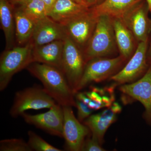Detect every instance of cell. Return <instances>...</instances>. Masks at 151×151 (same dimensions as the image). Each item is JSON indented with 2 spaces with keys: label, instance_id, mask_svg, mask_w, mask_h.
Instances as JSON below:
<instances>
[{
  "label": "cell",
  "instance_id": "1",
  "mask_svg": "<svg viewBox=\"0 0 151 151\" xmlns=\"http://www.w3.org/2000/svg\"><path fill=\"white\" fill-rule=\"evenodd\" d=\"M26 69L37 78L43 89L56 103L62 106H76L75 94L61 70L51 65L33 62Z\"/></svg>",
  "mask_w": 151,
  "mask_h": 151
},
{
  "label": "cell",
  "instance_id": "2",
  "mask_svg": "<svg viewBox=\"0 0 151 151\" xmlns=\"http://www.w3.org/2000/svg\"><path fill=\"white\" fill-rule=\"evenodd\" d=\"M118 50L112 18L99 16L94 32L83 52L86 63L95 58L112 57Z\"/></svg>",
  "mask_w": 151,
  "mask_h": 151
},
{
  "label": "cell",
  "instance_id": "3",
  "mask_svg": "<svg viewBox=\"0 0 151 151\" xmlns=\"http://www.w3.org/2000/svg\"><path fill=\"white\" fill-rule=\"evenodd\" d=\"M34 46L30 42L3 52L0 58V90L4 91L15 74L33 63Z\"/></svg>",
  "mask_w": 151,
  "mask_h": 151
},
{
  "label": "cell",
  "instance_id": "4",
  "mask_svg": "<svg viewBox=\"0 0 151 151\" xmlns=\"http://www.w3.org/2000/svg\"><path fill=\"white\" fill-rule=\"evenodd\" d=\"M127 60L121 55L115 57H97L86 63L76 93L92 83L110 79L124 66Z\"/></svg>",
  "mask_w": 151,
  "mask_h": 151
},
{
  "label": "cell",
  "instance_id": "5",
  "mask_svg": "<svg viewBox=\"0 0 151 151\" xmlns=\"http://www.w3.org/2000/svg\"><path fill=\"white\" fill-rule=\"evenodd\" d=\"M63 41L61 70L75 95L86 62L83 51L73 41L67 36Z\"/></svg>",
  "mask_w": 151,
  "mask_h": 151
},
{
  "label": "cell",
  "instance_id": "6",
  "mask_svg": "<svg viewBox=\"0 0 151 151\" xmlns=\"http://www.w3.org/2000/svg\"><path fill=\"white\" fill-rule=\"evenodd\" d=\"M56 103L43 88L28 87L15 93L9 114L13 118H17L27 110L50 109Z\"/></svg>",
  "mask_w": 151,
  "mask_h": 151
},
{
  "label": "cell",
  "instance_id": "7",
  "mask_svg": "<svg viewBox=\"0 0 151 151\" xmlns=\"http://www.w3.org/2000/svg\"><path fill=\"white\" fill-rule=\"evenodd\" d=\"M98 16L92 9L61 23L66 35L81 49L86 48L96 27Z\"/></svg>",
  "mask_w": 151,
  "mask_h": 151
},
{
  "label": "cell",
  "instance_id": "8",
  "mask_svg": "<svg viewBox=\"0 0 151 151\" xmlns=\"http://www.w3.org/2000/svg\"><path fill=\"white\" fill-rule=\"evenodd\" d=\"M149 42H139L127 64L110 80L116 85H121L133 83L142 77L150 66L147 59Z\"/></svg>",
  "mask_w": 151,
  "mask_h": 151
},
{
  "label": "cell",
  "instance_id": "9",
  "mask_svg": "<svg viewBox=\"0 0 151 151\" xmlns=\"http://www.w3.org/2000/svg\"><path fill=\"white\" fill-rule=\"evenodd\" d=\"M148 6L146 0L135 5L121 19L132 32L138 43L148 42L151 30V19L148 16Z\"/></svg>",
  "mask_w": 151,
  "mask_h": 151
},
{
  "label": "cell",
  "instance_id": "10",
  "mask_svg": "<svg viewBox=\"0 0 151 151\" xmlns=\"http://www.w3.org/2000/svg\"><path fill=\"white\" fill-rule=\"evenodd\" d=\"M70 106H63L64 122L63 137L65 149L70 151H80L84 141L91 132L88 127L76 119Z\"/></svg>",
  "mask_w": 151,
  "mask_h": 151
},
{
  "label": "cell",
  "instance_id": "11",
  "mask_svg": "<svg viewBox=\"0 0 151 151\" xmlns=\"http://www.w3.org/2000/svg\"><path fill=\"white\" fill-rule=\"evenodd\" d=\"M22 117L25 122L53 136L63 137L64 115L63 109L58 103L45 113L30 115L24 113Z\"/></svg>",
  "mask_w": 151,
  "mask_h": 151
},
{
  "label": "cell",
  "instance_id": "12",
  "mask_svg": "<svg viewBox=\"0 0 151 151\" xmlns=\"http://www.w3.org/2000/svg\"><path fill=\"white\" fill-rule=\"evenodd\" d=\"M120 86L119 90L124 95L142 104L145 108L144 119L151 125V64L145 75L137 81Z\"/></svg>",
  "mask_w": 151,
  "mask_h": 151
},
{
  "label": "cell",
  "instance_id": "13",
  "mask_svg": "<svg viewBox=\"0 0 151 151\" xmlns=\"http://www.w3.org/2000/svg\"><path fill=\"white\" fill-rule=\"evenodd\" d=\"M122 108L117 103L105 109L100 113L91 115L84 120L83 124L88 127L92 137L96 139L103 145L104 135L109 127L116 122L117 114L120 113Z\"/></svg>",
  "mask_w": 151,
  "mask_h": 151
},
{
  "label": "cell",
  "instance_id": "14",
  "mask_svg": "<svg viewBox=\"0 0 151 151\" xmlns=\"http://www.w3.org/2000/svg\"><path fill=\"white\" fill-rule=\"evenodd\" d=\"M66 36L62 25L47 17L36 23L29 42L35 47L54 41L63 40Z\"/></svg>",
  "mask_w": 151,
  "mask_h": 151
},
{
  "label": "cell",
  "instance_id": "15",
  "mask_svg": "<svg viewBox=\"0 0 151 151\" xmlns=\"http://www.w3.org/2000/svg\"><path fill=\"white\" fill-rule=\"evenodd\" d=\"M64 41L58 40L34 47L33 62L51 65L61 70Z\"/></svg>",
  "mask_w": 151,
  "mask_h": 151
},
{
  "label": "cell",
  "instance_id": "16",
  "mask_svg": "<svg viewBox=\"0 0 151 151\" xmlns=\"http://www.w3.org/2000/svg\"><path fill=\"white\" fill-rule=\"evenodd\" d=\"M117 47L120 55L129 60L137 49L138 43L132 32L122 19L112 18Z\"/></svg>",
  "mask_w": 151,
  "mask_h": 151
},
{
  "label": "cell",
  "instance_id": "17",
  "mask_svg": "<svg viewBox=\"0 0 151 151\" xmlns=\"http://www.w3.org/2000/svg\"><path fill=\"white\" fill-rule=\"evenodd\" d=\"M14 6L9 0H0V22L6 40V50L15 47Z\"/></svg>",
  "mask_w": 151,
  "mask_h": 151
},
{
  "label": "cell",
  "instance_id": "18",
  "mask_svg": "<svg viewBox=\"0 0 151 151\" xmlns=\"http://www.w3.org/2000/svg\"><path fill=\"white\" fill-rule=\"evenodd\" d=\"M143 0H104L91 7L97 16L102 15L121 18L127 12Z\"/></svg>",
  "mask_w": 151,
  "mask_h": 151
},
{
  "label": "cell",
  "instance_id": "19",
  "mask_svg": "<svg viewBox=\"0 0 151 151\" xmlns=\"http://www.w3.org/2000/svg\"><path fill=\"white\" fill-rule=\"evenodd\" d=\"M89 8L73 0H57L48 17L59 23L66 21Z\"/></svg>",
  "mask_w": 151,
  "mask_h": 151
},
{
  "label": "cell",
  "instance_id": "20",
  "mask_svg": "<svg viewBox=\"0 0 151 151\" xmlns=\"http://www.w3.org/2000/svg\"><path fill=\"white\" fill-rule=\"evenodd\" d=\"M16 40L19 45H24L30 40L35 23L32 20L19 9H14Z\"/></svg>",
  "mask_w": 151,
  "mask_h": 151
},
{
  "label": "cell",
  "instance_id": "21",
  "mask_svg": "<svg viewBox=\"0 0 151 151\" xmlns=\"http://www.w3.org/2000/svg\"><path fill=\"white\" fill-rule=\"evenodd\" d=\"M19 5V9L35 23L48 17L45 5L42 0H27Z\"/></svg>",
  "mask_w": 151,
  "mask_h": 151
},
{
  "label": "cell",
  "instance_id": "22",
  "mask_svg": "<svg viewBox=\"0 0 151 151\" xmlns=\"http://www.w3.org/2000/svg\"><path fill=\"white\" fill-rule=\"evenodd\" d=\"M28 144L33 150L37 151H62V150L55 147L43 139L32 131L27 133Z\"/></svg>",
  "mask_w": 151,
  "mask_h": 151
},
{
  "label": "cell",
  "instance_id": "23",
  "mask_svg": "<svg viewBox=\"0 0 151 151\" xmlns=\"http://www.w3.org/2000/svg\"><path fill=\"white\" fill-rule=\"evenodd\" d=\"M1 151H32L27 142L21 139H9L0 141Z\"/></svg>",
  "mask_w": 151,
  "mask_h": 151
},
{
  "label": "cell",
  "instance_id": "24",
  "mask_svg": "<svg viewBox=\"0 0 151 151\" xmlns=\"http://www.w3.org/2000/svg\"><path fill=\"white\" fill-rule=\"evenodd\" d=\"M75 100L76 103V107L77 108L78 111V119L79 122L82 123L89 116H91L94 111L82 101L76 99H75Z\"/></svg>",
  "mask_w": 151,
  "mask_h": 151
},
{
  "label": "cell",
  "instance_id": "25",
  "mask_svg": "<svg viewBox=\"0 0 151 151\" xmlns=\"http://www.w3.org/2000/svg\"><path fill=\"white\" fill-rule=\"evenodd\" d=\"M81 151H104L106 150L102 147V145L96 139L88 137L83 143Z\"/></svg>",
  "mask_w": 151,
  "mask_h": 151
},
{
  "label": "cell",
  "instance_id": "26",
  "mask_svg": "<svg viewBox=\"0 0 151 151\" xmlns=\"http://www.w3.org/2000/svg\"><path fill=\"white\" fill-rule=\"evenodd\" d=\"M42 1L43 2L45 5V7L47 11V15H48V14L50 12L57 0H42Z\"/></svg>",
  "mask_w": 151,
  "mask_h": 151
},
{
  "label": "cell",
  "instance_id": "27",
  "mask_svg": "<svg viewBox=\"0 0 151 151\" xmlns=\"http://www.w3.org/2000/svg\"><path fill=\"white\" fill-rule=\"evenodd\" d=\"M104 0H85L86 6L89 8L100 4Z\"/></svg>",
  "mask_w": 151,
  "mask_h": 151
},
{
  "label": "cell",
  "instance_id": "28",
  "mask_svg": "<svg viewBox=\"0 0 151 151\" xmlns=\"http://www.w3.org/2000/svg\"><path fill=\"white\" fill-rule=\"evenodd\" d=\"M150 44H149L147 52V59L149 64H151V30L150 35Z\"/></svg>",
  "mask_w": 151,
  "mask_h": 151
},
{
  "label": "cell",
  "instance_id": "29",
  "mask_svg": "<svg viewBox=\"0 0 151 151\" xmlns=\"http://www.w3.org/2000/svg\"><path fill=\"white\" fill-rule=\"evenodd\" d=\"M12 4L14 6L15 5H20L27 0H9Z\"/></svg>",
  "mask_w": 151,
  "mask_h": 151
},
{
  "label": "cell",
  "instance_id": "30",
  "mask_svg": "<svg viewBox=\"0 0 151 151\" xmlns=\"http://www.w3.org/2000/svg\"><path fill=\"white\" fill-rule=\"evenodd\" d=\"M73 1H74L82 5L88 7L87 6H86V3H85V0H73Z\"/></svg>",
  "mask_w": 151,
  "mask_h": 151
},
{
  "label": "cell",
  "instance_id": "31",
  "mask_svg": "<svg viewBox=\"0 0 151 151\" xmlns=\"http://www.w3.org/2000/svg\"><path fill=\"white\" fill-rule=\"evenodd\" d=\"M148 6L149 10L151 12V0H146Z\"/></svg>",
  "mask_w": 151,
  "mask_h": 151
}]
</instances>
